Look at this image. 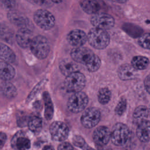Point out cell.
I'll use <instances>...</instances> for the list:
<instances>
[{"label": "cell", "mask_w": 150, "mask_h": 150, "mask_svg": "<svg viewBox=\"0 0 150 150\" xmlns=\"http://www.w3.org/2000/svg\"><path fill=\"white\" fill-rule=\"evenodd\" d=\"M50 133L53 140L62 142L66 140L69 134V127L63 122L56 121L50 126Z\"/></svg>", "instance_id": "9"}, {"label": "cell", "mask_w": 150, "mask_h": 150, "mask_svg": "<svg viewBox=\"0 0 150 150\" xmlns=\"http://www.w3.org/2000/svg\"><path fill=\"white\" fill-rule=\"evenodd\" d=\"M6 141V135L5 133L0 132V149H1Z\"/></svg>", "instance_id": "37"}, {"label": "cell", "mask_w": 150, "mask_h": 150, "mask_svg": "<svg viewBox=\"0 0 150 150\" xmlns=\"http://www.w3.org/2000/svg\"><path fill=\"white\" fill-rule=\"evenodd\" d=\"M149 39H150L149 33H146L141 35L139 38L138 43L141 47L145 49H149Z\"/></svg>", "instance_id": "33"}, {"label": "cell", "mask_w": 150, "mask_h": 150, "mask_svg": "<svg viewBox=\"0 0 150 150\" xmlns=\"http://www.w3.org/2000/svg\"><path fill=\"white\" fill-rule=\"evenodd\" d=\"M43 101L45 103V117L46 120H50L53 115V105L50 96L48 92L45 91L43 94Z\"/></svg>", "instance_id": "24"}, {"label": "cell", "mask_w": 150, "mask_h": 150, "mask_svg": "<svg viewBox=\"0 0 150 150\" xmlns=\"http://www.w3.org/2000/svg\"><path fill=\"white\" fill-rule=\"evenodd\" d=\"M101 113L100 110L96 107L87 108L81 115L80 121L83 126L90 129L96 126L101 120Z\"/></svg>", "instance_id": "7"}, {"label": "cell", "mask_w": 150, "mask_h": 150, "mask_svg": "<svg viewBox=\"0 0 150 150\" xmlns=\"http://www.w3.org/2000/svg\"><path fill=\"white\" fill-rule=\"evenodd\" d=\"M46 81V80L43 79V80H41L39 83H38L35 86V87L33 88V90L30 93L29 95L28 96L27 99H26V102H29L30 101H31L36 96V94L40 91V90H41L42 87L45 84Z\"/></svg>", "instance_id": "31"}, {"label": "cell", "mask_w": 150, "mask_h": 150, "mask_svg": "<svg viewBox=\"0 0 150 150\" xmlns=\"http://www.w3.org/2000/svg\"><path fill=\"white\" fill-rule=\"evenodd\" d=\"M73 143L76 146L83 149H87L89 148L84 139L80 135H74L73 138Z\"/></svg>", "instance_id": "30"}, {"label": "cell", "mask_w": 150, "mask_h": 150, "mask_svg": "<svg viewBox=\"0 0 150 150\" xmlns=\"http://www.w3.org/2000/svg\"><path fill=\"white\" fill-rule=\"evenodd\" d=\"M0 38L11 44L13 42V32L6 23L0 24Z\"/></svg>", "instance_id": "25"}, {"label": "cell", "mask_w": 150, "mask_h": 150, "mask_svg": "<svg viewBox=\"0 0 150 150\" xmlns=\"http://www.w3.org/2000/svg\"><path fill=\"white\" fill-rule=\"evenodd\" d=\"M54 148L51 146V145H46L43 148V149L44 150H52V149H54Z\"/></svg>", "instance_id": "39"}, {"label": "cell", "mask_w": 150, "mask_h": 150, "mask_svg": "<svg viewBox=\"0 0 150 150\" xmlns=\"http://www.w3.org/2000/svg\"><path fill=\"white\" fill-rule=\"evenodd\" d=\"M86 78L79 71L73 72L66 76L64 87L68 92L76 93L81 91L85 87Z\"/></svg>", "instance_id": "4"}, {"label": "cell", "mask_w": 150, "mask_h": 150, "mask_svg": "<svg viewBox=\"0 0 150 150\" xmlns=\"http://www.w3.org/2000/svg\"><path fill=\"white\" fill-rule=\"evenodd\" d=\"M136 134L139 140L144 143L149 141V121H144L137 125Z\"/></svg>", "instance_id": "18"}, {"label": "cell", "mask_w": 150, "mask_h": 150, "mask_svg": "<svg viewBox=\"0 0 150 150\" xmlns=\"http://www.w3.org/2000/svg\"><path fill=\"white\" fill-rule=\"evenodd\" d=\"M29 47L35 56L40 60L46 59L50 51L49 40L42 35H38L33 38Z\"/></svg>", "instance_id": "3"}, {"label": "cell", "mask_w": 150, "mask_h": 150, "mask_svg": "<svg viewBox=\"0 0 150 150\" xmlns=\"http://www.w3.org/2000/svg\"><path fill=\"white\" fill-rule=\"evenodd\" d=\"M87 36L89 44L96 49H104L110 43V37L106 30L94 27L89 30Z\"/></svg>", "instance_id": "1"}, {"label": "cell", "mask_w": 150, "mask_h": 150, "mask_svg": "<svg viewBox=\"0 0 150 150\" xmlns=\"http://www.w3.org/2000/svg\"><path fill=\"white\" fill-rule=\"evenodd\" d=\"M0 59L9 63L15 60V54L13 50L2 43H0Z\"/></svg>", "instance_id": "23"}, {"label": "cell", "mask_w": 150, "mask_h": 150, "mask_svg": "<svg viewBox=\"0 0 150 150\" xmlns=\"http://www.w3.org/2000/svg\"><path fill=\"white\" fill-rule=\"evenodd\" d=\"M132 117L134 124L137 125L140 122L149 120V109L145 105H139L135 109Z\"/></svg>", "instance_id": "21"}, {"label": "cell", "mask_w": 150, "mask_h": 150, "mask_svg": "<svg viewBox=\"0 0 150 150\" xmlns=\"http://www.w3.org/2000/svg\"><path fill=\"white\" fill-rule=\"evenodd\" d=\"M113 2H117V3H120V4H124L125 2H126L128 0H111Z\"/></svg>", "instance_id": "40"}, {"label": "cell", "mask_w": 150, "mask_h": 150, "mask_svg": "<svg viewBox=\"0 0 150 150\" xmlns=\"http://www.w3.org/2000/svg\"><path fill=\"white\" fill-rule=\"evenodd\" d=\"M90 22L94 27L104 30L110 29L115 25L114 18L111 15L105 13L97 12L93 14L90 19Z\"/></svg>", "instance_id": "8"}, {"label": "cell", "mask_w": 150, "mask_h": 150, "mask_svg": "<svg viewBox=\"0 0 150 150\" xmlns=\"http://www.w3.org/2000/svg\"><path fill=\"white\" fill-rule=\"evenodd\" d=\"M117 74L122 80H131L137 77L138 71L131 64H123L118 69Z\"/></svg>", "instance_id": "16"}, {"label": "cell", "mask_w": 150, "mask_h": 150, "mask_svg": "<svg viewBox=\"0 0 150 150\" xmlns=\"http://www.w3.org/2000/svg\"><path fill=\"white\" fill-rule=\"evenodd\" d=\"M67 40L69 44L77 47L83 46L87 41V34L82 30L73 29L67 36Z\"/></svg>", "instance_id": "12"}, {"label": "cell", "mask_w": 150, "mask_h": 150, "mask_svg": "<svg viewBox=\"0 0 150 150\" xmlns=\"http://www.w3.org/2000/svg\"><path fill=\"white\" fill-rule=\"evenodd\" d=\"M52 2H54V3H56V4H59L60 3L63 1V0H50Z\"/></svg>", "instance_id": "41"}, {"label": "cell", "mask_w": 150, "mask_h": 150, "mask_svg": "<svg viewBox=\"0 0 150 150\" xmlns=\"http://www.w3.org/2000/svg\"><path fill=\"white\" fill-rule=\"evenodd\" d=\"M80 5L83 11L88 14L96 13L101 8L97 0H80Z\"/></svg>", "instance_id": "19"}, {"label": "cell", "mask_w": 150, "mask_h": 150, "mask_svg": "<svg viewBox=\"0 0 150 150\" xmlns=\"http://www.w3.org/2000/svg\"><path fill=\"white\" fill-rule=\"evenodd\" d=\"M0 92L8 98H13L17 95L16 88L8 81H5L0 84Z\"/></svg>", "instance_id": "22"}, {"label": "cell", "mask_w": 150, "mask_h": 150, "mask_svg": "<svg viewBox=\"0 0 150 150\" xmlns=\"http://www.w3.org/2000/svg\"><path fill=\"white\" fill-rule=\"evenodd\" d=\"M131 138V131L124 124L118 122L115 124L111 131L110 139L112 144L117 146L126 145Z\"/></svg>", "instance_id": "2"}, {"label": "cell", "mask_w": 150, "mask_h": 150, "mask_svg": "<svg viewBox=\"0 0 150 150\" xmlns=\"http://www.w3.org/2000/svg\"><path fill=\"white\" fill-rule=\"evenodd\" d=\"M8 18L10 22L19 28H29L31 29L30 21L22 14L14 11H11L8 13Z\"/></svg>", "instance_id": "13"}, {"label": "cell", "mask_w": 150, "mask_h": 150, "mask_svg": "<svg viewBox=\"0 0 150 150\" xmlns=\"http://www.w3.org/2000/svg\"><path fill=\"white\" fill-rule=\"evenodd\" d=\"M11 146L15 149H28L30 148V141L22 131H19L11 140Z\"/></svg>", "instance_id": "15"}, {"label": "cell", "mask_w": 150, "mask_h": 150, "mask_svg": "<svg viewBox=\"0 0 150 150\" xmlns=\"http://www.w3.org/2000/svg\"><path fill=\"white\" fill-rule=\"evenodd\" d=\"M149 81H150V79H149V75H148L144 79V88L145 89V90L146 91V92L148 93H149V89H150V86H149Z\"/></svg>", "instance_id": "36"}, {"label": "cell", "mask_w": 150, "mask_h": 150, "mask_svg": "<svg viewBox=\"0 0 150 150\" xmlns=\"http://www.w3.org/2000/svg\"><path fill=\"white\" fill-rule=\"evenodd\" d=\"M88 103L87 94L80 91L74 93L69 98L67 103L68 110L73 113H78L83 111Z\"/></svg>", "instance_id": "5"}, {"label": "cell", "mask_w": 150, "mask_h": 150, "mask_svg": "<svg viewBox=\"0 0 150 150\" xmlns=\"http://www.w3.org/2000/svg\"><path fill=\"white\" fill-rule=\"evenodd\" d=\"M28 126L32 132L39 134L42 129V120L38 117H31L28 122Z\"/></svg>", "instance_id": "27"}, {"label": "cell", "mask_w": 150, "mask_h": 150, "mask_svg": "<svg viewBox=\"0 0 150 150\" xmlns=\"http://www.w3.org/2000/svg\"><path fill=\"white\" fill-rule=\"evenodd\" d=\"M94 53L88 47H74L70 52L71 58L76 63L86 65L93 57Z\"/></svg>", "instance_id": "10"}, {"label": "cell", "mask_w": 150, "mask_h": 150, "mask_svg": "<svg viewBox=\"0 0 150 150\" xmlns=\"http://www.w3.org/2000/svg\"><path fill=\"white\" fill-rule=\"evenodd\" d=\"M149 63V59L143 56H135L131 60V65L137 70L146 69Z\"/></svg>", "instance_id": "26"}, {"label": "cell", "mask_w": 150, "mask_h": 150, "mask_svg": "<svg viewBox=\"0 0 150 150\" xmlns=\"http://www.w3.org/2000/svg\"><path fill=\"white\" fill-rule=\"evenodd\" d=\"M33 19L36 24L43 30H50L55 25V18L53 14L46 9H40L35 12Z\"/></svg>", "instance_id": "6"}, {"label": "cell", "mask_w": 150, "mask_h": 150, "mask_svg": "<svg viewBox=\"0 0 150 150\" xmlns=\"http://www.w3.org/2000/svg\"><path fill=\"white\" fill-rule=\"evenodd\" d=\"M127 107V100L124 98H121L115 108V113L118 115H122L126 111Z\"/></svg>", "instance_id": "32"}, {"label": "cell", "mask_w": 150, "mask_h": 150, "mask_svg": "<svg viewBox=\"0 0 150 150\" xmlns=\"http://www.w3.org/2000/svg\"><path fill=\"white\" fill-rule=\"evenodd\" d=\"M59 69L60 72L65 76L77 71H79V67L77 63L72 59L66 58L60 62Z\"/></svg>", "instance_id": "17"}, {"label": "cell", "mask_w": 150, "mask_h": 150, "mask_svg": "<svg viewBox=\"0 0 150 150\" xmlns=\"http://www.w3.org/2000/svg\"><path fill=\"white\" fill-rule=\"evenodd\" d=\"M32 38V30L29 28H19L16 34V42L22 48L29 47Z\"/></svg>", "instance_id": "14"}, {"label": "cell", "mask_w": 150, "mask_h": 150, "mask_svg": "<svg viewBox=\"0 0 150 150\" xmlns=\"http://www.w3.org/2000/svg\"><path fill=\"white\" fill-rule=\"evenodd\" d=\"M57 149H59V150H64V149L71 150V149H74V147L69 142H63L60 144L59 145V146L57 147Z\"/></svg>", "instance_id": "35"}, {"label": "cell", "mask_w": 150, "mask_h": 150, "mask_svg": "<svg viewBox=\"0 0 150 150\" xmlns=\"http://www.w3.org/2000/svg\"><path fill=\"white\" fill-rule=\"evenodd\" d=\"M0 4L5 9H12L15 6L16 4V0H0Z\"/></svg>", "instance_id": "34"}, {"label": "cell", "mask_w": 150, "mask_h": 150, "mask_svg": "<svg viewBox=\"0 0 150 150\" xmlns=\"http://www.w3.org/2000/svg\"><path fill=\"white\" fill-rule=\"evenodd\" d=\"M101 65L100 58L94 54L91 59L85 65L87 70L90 72H95L97 71Z\"/></svg>", "instance_id": "29"}, {"label": "cell", "mask_w": 150, "mask_h": 150, "mask_svg": "<svg viewBox=\"0 0 150 150\" xmlns=\"http://www.w3.org/2000/svg\"><path fill=\"white\" fill-rule=\"evenodd\" d=\"M15 74V69L5 62H0V79L4 81H8L13 79Z\"/></svg>", "instance_id": "20"}, {"label": "cell", "mask_w": 150, "mask_h": 150, "mask_svg": "<svg viewBox=\"0 0 150 150\" xmlns=\"http://www.w3.org/2000/svg\"><path fill=\"white\" fill-rule=\"evenodd\" d=\"M111 131L105 126H100L96 128L93 134V139L97 146L103 147L110 140Z\"/></svg>", "instance_id": "11"}, {"label": "cell", "mask_w": 150, "mask_h": 150, "mask_svg": "<svg viewBox=\"0 0 150 150\" xmlns=\"http://www.w3.org/2000/svg\"><path fill=\"white\" fill-rule=\"evenodd\" d=\"M111 98V92L107 87H103L99 90L97 94L98 102L102 105H105L109 103Z\"/></svg>", "instance_id": "28"}, {"label": "cell", "mask_w": 150, "mask_h": 150, "mask_svg": "<svg viewBox=\"0 0 150 150\" xmlns=\"http://www.w3.org/2000/svg\"><path fill=\"white\" fill-rule=\"evenodd\" d=\"M30 3H32L33 4H37L40 5H45L46 4L47 0H26Z\"/></svg>", "instance_id": "38"}]
</instances>
